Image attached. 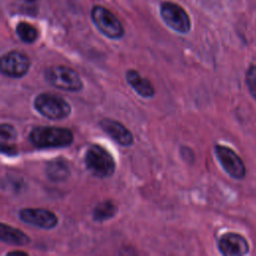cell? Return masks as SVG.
Wrapping results in <instances>:
<instances>
[{"mask_svg": "<svg viewBox=\"0 0 256 256\" xmlns=\"http://www.w3.org/2000/svg\"><path fill=\"white\" fill-rule=\"evenodd\" d=\"M87 170L99 178L110 177L116 170V162L111 153L99 144L90 145L84 155Z\"/></svg>", "mask_w": 256, "mask_h": 256, "instance_id": "7a4b0ae2", "label": "cell"}, {"mask_svg": "<svg viewBox=\"0 0 256 256\" xmlns=\"http://www.w3.org/2000/svg\"><path fill=\"white\" fill-rule=\"evenodd\" d=\"M99 126L113 141L121 146L128 147L134 142L132 132L116 120L104 118L99 122Z\"/></svg>", "mask_w": 256, "mask_h": 256, "instance_id": "30bf717a", "label": "cell"}, {"mask_svg": "<svg viewBox=\"0 0 256 256\" xmlns=\"http://www.w3.org/2000/svg\"><path fill=\"white\" fill-rule=\"evenodd\" d=\"M18 217L26 224L44 230L53 229L58 224L56 214L44 208H23L18 212Z\"/></svg>", "mask_w": 256, "mask_h": 256, "instance_id": "9c48e42d", "label": "cell"}, {"mask_svg": "<svg viewBox=\"0 0 256 256\" xmlns=\"http://www.w3.org/2000/svg\"><path fill=\"white\" fill-rule=\"evenodd\" d=\"M126 81L131 88L143 98H152L155 95V89L152 83L140 75V73L134 69H129L126 72Z\"/></svg>", "mask_w": 256, "mask_h": 256, "instance_id": "7c38bea8", "label": "cell"}, {"mask_svg": "<svg viewBox=\"0 0 256 256\" xmlns=\"http://www.w3.org/2000/svg\"><path fill=\"white\" fill-rule=\"evenodd\" d=\"M33 107L40 115L50 120H62L71 114L70 104L53 93L38 94L33 100Z\"/></svg>", "mask_w": 256, "mask_h": 256, "instance_id": "3957f363", "label": "cell"}, {"mask_svg": "<svg viewBox=\"0 0 256 256\" xmlns=\"http://www.w3.org/2000/svg\"><path fill=\"white\" fill-rule=\"evenodd\" d=\"M160 15L165 24L173 31L181 34L188 33L191 21L186 11L173 2H163L160 6Z\"/></svg>", "mask_w": 256, "mask_h": 256, "instance_id": "8992f818", "label": "cell"}, {"mask_svg": "<svg viewBox=\"0 0 256 256\" xmlns=\"http://www.w3.org/2000/svg\"><path fill=\"white\" fill-rule=\"evenodd\" d=\"M16 34L19 39L27 44H31L38 38L37 29L27 22H20L16 26Z\"/></svg>", "mask_w": 256, "mask_h": 256, "instance_id": "2e32d148", "label": "cell"}, {"mask_svg": "<svg viewBox=\"0 0 256 256\" xmlns=\"http://www.w3.org/2000/svg\"><path fill=\"white\" fill-rule=\"evenodd\" d=\"M214 152L218 162L228 175L235 179H243L245 177V165L232 149L222 145H215Z\"/></svg>", "mask_w": 256, "mask_h": 256, "instance_id": "ba28073f", "label": "cell"}, {"mask_svg": "<svg viewBox=\"0 0 256 256\" xmlns=\"http://www.w3.org/2000/svg\"><path fill=\"white\" fill-rule=\"evenodd\" d=\"M217 246L221 254L225 256L244 255L249 250V245L244 237L236 233H225L217 242Z\"/></svg>", "mask_w": 256, "mask_h": 256, "instance_id": "8fae6325", "label": "cell"}, {"mask_svg": "<svg viewBox=\"0 0 256 256\" xmlns=\"http://www.w3.org/2000/svg\"><path fill=\"white\" fill-rule=\"evenodd\" d=\"M29 142L40 149L68 147L74 140L73 133L68 128L55 126H36L28 135Z\"/></svg>", "mask_w": 256, "mask_h": 256, "instance_id": "6da1fadb", "label": "cell"}, {"mask_svg": "<svg viewBox=\"0 0 256 256\" xmlns=\"http://www.w3.org/2000/svg\"><path fill=\"white\" fill-rule=\"evenodd\" d=\"M0 239L2 242L16 246H24L30 243V237L22 230L4 223L0 224Z\"/></svg>", "mask_w": 256, "mask_h": 256, "instance_id": "5bb4252c", "label": "cell"}, {"mask_svg": "<svg viewBox=\"0 0 256 256\" xmlns=\"http://www.w3.org/2000/svg\"><path fill=\"white\" fill-rule=\"evenodd\" d=\"M1 152L3 154L9 155V156H13V155L17 154V150L14 146H11V145H8L5 143H2V145H1Z\"/></svg>", "mask_w": 256, "mask_h": 256, "instance_id": "d6986e66", "label": "cell"}, {"mask_svg": "<svg viewBox=\"0 0 256 256\" xmlns=\"http://www.w3.org/2000/svg\"><path fill=\"white\" fill-rule=\"evenodd\" d=\"M29 57L19 51H10L1 57L0 69L3 75L9 78H21L30 69Z\"/></svg>", "mask_w": 256, "mask_h": 256, "instance_id": "52a82bcc", "label": "cell"}, {"mask_svg": "<svg viewBox=\"0 0 256 256\" xmlns=\"http://www.w3.org/2000/svg\"><path fill=\"white\" fill-rule=\"evenodd\" d=\"M91 19L99 32L107 38L120 39L124 35V28L119 19L103 6L92 8Z\"/></svg>", "mask_w": 256, "mask_h": 256, "instance_id": "5b68a950", "label": "cell"}, {"mask_svg": "<svg viewBox=\"0 0 256 256\" xmlns=\"http://www.w3.org/2000/svg\"><path fill=\"white\" fill-rule=\"evenodd\" d=\"M7 255H24V256H28V253H26V252H24V251H11V252H9V253H7Z\"/></svg>", "mask_w": 256, "mask_h": 256, "instance_id": "ffe728a7", "label": "cell"}, {"mask_svg": "<svg viewBox=\"0 0 256 256\" xmlns=\"http://www.w3.org/2000/svg\"><path fill=\"white\" fill-rule=\"evenodd\" d=\"M0 133H1V140L4 141H11L16 139V130L15 128L7 123H2L0 126Z\"/></svg>", "mask_w": 256, "mask_h": 256, "instance_id": "ac0fdd59", "label": "cell"}, {"mask_svg": "<svg viewBox=\"0 0 256 256\" xmlns=\"http://www.w3.org/2000/svg\"><path fill=\"white\" fill-rule=\"evenodd\" d=\"M45 173L49 180L53 182H62L70 175V169L67 161L62 158L52 159L46 164Z\"/></svg>", "mask_w": 256, "mask_h": 256, "instance_id": "4fadbf2b", "label": "cell"}, {"mask_svg": "<svg viewBox=\"0 0 256 256\" xmlns=\"http://www.w3.org/2000/svg\"><path fill=\"white\" fill-rule=\"evenodd\" d=\"M117 212V206L111 200H105L99 202L93 209L92 217L94 221L104 222L115 216Z\"/></svg>", "mask_w": 256, "mask_h": 256, "instance_id": "9a60e30c", "label": "cell"}, {"mask_svg": "<svg viewBox=\"0 0 256 256\" xmlns=\"http://www.w3.org/2000/svg\"><path fill=\"white\" fill-rule=\"evenodd\" d=\"M246 84L251 95L256 99V66L251 65L246 72Z\"/></svg>", "mask_w": 256, "mask_h": 256, "instance_id": "e0dca14e", "label": "cell"}, {"mask_svg": "<svg viewBox=\"0 0 256 256\" xmlns=\"http://www.w3.org/2000/svg\"><path fill=\"white\" fill-rule=\"evenodd\" d=\"M44 78L48 84L60 90L79 92L83 88V82L78 73L67 66L55 65L45 69Z\"/></svg>", "mask_w": 256, "mask_h": 256, "instance_id": "277c9868", "label": "cell"}]
</instances>
